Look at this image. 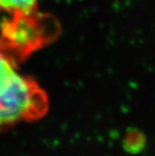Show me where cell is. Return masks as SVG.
Instances as JSON below:
<instances>
[{
  "mask_svg": "<svg viewBox=\"0 0 155 156\" xmlns=\"http://www.w3.org/2000/svg\"><path fill=\"white\" fill-rule=\"evenodd\" d=\"M20 64L0 44V130L38 120L48 110V98L38 83L18 69Z\"/></svg>",
  "mask_w": 155,
  "mask_h": 156,
  "instance_id": "6da1fadb",
  "label": "cell"
},
{
  "mask_svg": "<svg viewBox=\"0 0 155 156\" xmlns=\"http://www.w3.org/2000/svg\"><path fill=\"white\" fill-rule=\"evenodd\" d=\"M61 25L51 14L41 11L10 17L2 23L0 44L19 62L51 44L61 34Z\"/></svg>",
  "mask_w": 155,
  "mask_h": 156,
  "instance_id": "7a4b0ae2",
  "label": "cell"
},
{
  "mask_svg": "<svg viewBox=\"0 0 155 156\" xmlns=\"http://www.w3.org/2000/svg\"><path fill=\"white\" fill-rule=\"evenodd\" d=\"M37 11L38 0H0V12L8 13L10 17Z\"/></svg>",
  "mask_w": 155,
  "mask_h": 156,
  "instance_id": "3957f363",
  "label": "cell"
}]
</instances>
